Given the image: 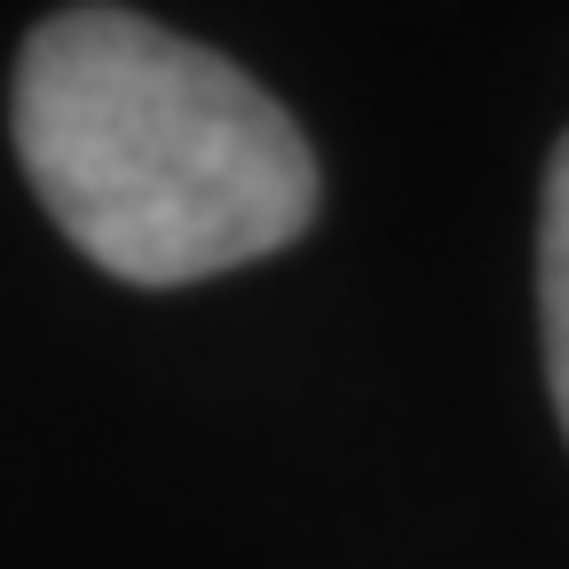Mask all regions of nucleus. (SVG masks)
Instances as JSON below:
<instances>
[{
	"instance_id": "obj_1",
	"label": "nucleus",
	"mask_w": 569,
	"mask_h": 569,
	"mask_svg": "<svg viewBox=\"0 0 569 569\" xmlns=\"http://www.w3.org/2000/svg\"><path fill=\"white\" fill-rule=\"evenodd\" d=\"M9 127L48 222L119 284L246 269L317 213L309 134L277 96L134 9L40 17Z\"/></svg>"
},
{
	"instance_id": "obj_2",
	"label": "nucleus",
	"mask_w": 569,
	"mask_h": 569,
	"mask_svg": "<svg viewBox=\"0 0 569 569\" xmlns=\"http://www.w3.org/2000/svg\"><path fill=\"white\" fill-rule=\"evenodd\" d=\"M538 317H546V388L569 436V134L546 159V206H538Z\"/></svg>"
}]
</instances>
